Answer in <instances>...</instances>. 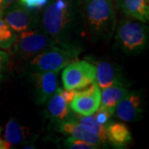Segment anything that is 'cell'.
<instances>
[{"instance_id": "6da1fadb", "label": "cell", "mask_w": 149, "mask_h": 149, "mask_svg": "<svg viewBox=\"0 0 149 149\" xmlns=\"http://www.w3.org/2000/svg\"><path fill=\"white\" fill-rule=\"evenodd\" d=\"M38 13V27L52 37L57 46L84 51L89 34L82 2L80 0H48Z\"/></svg>"}, {"instance_id": "7a4b0ae2", "label": "cell", "mask_w": 149, "mask_h": 149, "mask_svg": "<svg viewBox=\"0 0 149 149\" xmlns=\"http://www.w3.org/2000/svg\"><path fill=\"white\" fill-rule=\"evenodd\" d=\"M89 37L95 43H108L116 29L113 0H82Z\"/></svg>"}, {"instance_id": "3957f363", "label": "cell", "mask_w": 149, "mask_h": 149, "mask_svg": "<svg viewBox=\"0 0 149 149\" xmlns=\"http://www.w3.org/2000/svg\"><path fill=\"white\" fill-rule=\"evenodd\" d=\"M115 46L128 56L140 54L148 46L147 26L137 21L123 19L115 29Z\"/></svg>"}, {"instance_id": "277c9868", "label": "cell", "mask_w": 149, "mask_h": 149, "mask_svg": "<svg viewBox=\"0 0 149 149\" xmlns=\"http://www.w3.org/2000/svg\"><path fill=\"white\" fill-rule=\"evenodd\" d=\"M82 52L80 49L54 46L30 60L27 67L32 72H59L76 61Z\"/></svg>"}, {"instance_id": "5b68a950", "label": "cell", "mask_w": 149, "mask_h": 149, "mask_svg": "<svg viewBox=\"0 0 149 149\" xmlns=\"http://www.w3.org/2000/svg\"><path fill=\"white\" fill-rule=\"evenodd\" d=\"M57 46L54 40L39 27L18 32L13 45V52L19 59L29 61L48 48Z\"/></svg>"}, {"instance_id": "8992f818", "label": "cell", "mask_w": 149, "mask_h": 149, "mask_svg": "<svg viewBox=\"0 0 149 149\" xmlns=\"http://www.w3.org/2000/svg\"><path fill=\"white\" fill-rule=\"evenodd\" d=\"M96 78V66L89 61H74L66 65L61 74L65 90L76 91L92 84Z\"/></svg>"}, {"instance_id": "52a82bcc", "label": "cell", "mask_w": 149, "mask_h": 149, "mask_svg": "<svg viewBox=\"0 0 149 149\" xmlns=\"http://www.w3.org/2000/svg\"><path fill=\"white\" fill-rule=\"evenodd\" d=\"M100 98L101 89L95 80L90 85L75 91L70 104V109L82 116L91 115L99 109Z\"/></svg>"}, {"instance_id": "ba28073f", "label": "cell", "mask_w": 149, "mask_h": 149, "mask_svg": "<svg viewBox=\"0 0 149 149\" xmlns=\"http://www.w3.org/2000/svg\"><path fill=\"white\" fill-rule=\"evenodd\" d=\"M3 20L16 32L30 31L38 27V13L29 10L18 2L3 12Z\"/></svg>"}, {"instance_id": "9c48e42d", "label": "cell", "mask_w": 149, "mask_h": 149, "mask_svg": "<svg viewBox=\"0 0 149 149\" xmlns=\"http://www.w3.org/2000/svg\"><path fill=\"white\" fill-rule=\"evenodd\" d=\"M30 80L33 86L35 101L37 104L47 103L59 88L58 71L32 72Z\"/></svg>"}, {"instance_id": "30bf717a", "label": "cell", "mask_w": 149, "mask_h": 149, "mask_svg": "<svg viewBox=\"0 0 149 149\" xmlns=\"http://www.w3.org/2000/svg\"><path fill=\"white\" fill-rule=\"evenodd\" d=\"M143 113V98L139 91H129L118 104L114 112L118 118L125 122L139 121Z\"/></svg>"}, {"instance_id": "8fae6325", "label": "cell", "mask_w": 149, "mask_h": 149, "mask_svg": "<svg viewBox=\"0 0 149 149\" xmlns=\"http://www.w3.org/2000/svg\"><path fill=\"white\" fill-rule=\"evenodd\" d=\"M95 62V81L101 90L118 83H127V80L118 65L107 60H97Z\"/></svg>"}, {"instance_id": "7c38bea8", "label": "cell", "mask_w": 149, "mask_h": 149, "mask_svg": "<svg viewBox=\"0 0 149 149\" xmlns=\"http://www.w3.org/2000/svg\"><path fill=\"white\" fill-rule=\"evenodd\" d=\"M57 127L60 132L73 137L74 139H80L88 143L95 145L99 148L104 145L97 135L86 131L76 119H72L70 118L68 119L61 121L57 123Z\"/></svg>"}, {"instance_id": "4fadbf2b", "label": "cell", "mask_w": 149, "mask_h": 149, "mask_svg": "<svg viewBox=\"0 0 149 149\" xmlns=\"http://www.w3.org/2000/svg\"><path fill=\"white\" fill-rule=\"evenodd\" d=\"M129 92L127 83H118L105 89H102L99 109H104L113 115L118 104Z\"/></svg>"}, {"instance_id": "5bb4252c", "label": "cell", "mask_w": 149, "mask_h": 149, "mask_svg": "<svg viewBox=\"0 0 149 149\" xmlns=\"http://www.w3.org/2000/svg\"><path fill=\"white\" fill-rule=\"evenodd\" d=\"M47 105V117L56 123L70 118V103L65 100L61 95V88L56 91L52 96L48 100Z\"/></svg>"}, {"instance_id": "9a60e30c", "label": "cell", "mask_w": 149, "mask_h": 149, "mask_svg": "<svg viewBox=\"0 0 149 149\" xmlns=\"http://www.w3.org/2000/svg\"><path fill=\"white\" fill-rule=\"evenodd\" d=\"M107 140L115 148H123L132 141L128 127L122 123L110 122L106 126Z\"/></svg>"}, {"instance_id": "2e32d148", "label": "cell", "mask_w": 149, "mask_h": 149, "mask_svg": "<svg viewBox=\"0 0 149 149\" xmlns=\"http://www.w3.org/2000/svg\"><path fill=\"white\" fill-rule=\"evenodd\" d=\"M148 0H118V7L127 16L141 22L149 20Z\"/></svg>"}, {"instance_id": "e0dca14e", "label": "cell", "mask_w": 149, "mask_h": 149, "mask_svg": "<svg viewBox=\"0 0 149 149\" xmlns=\"http://www.w3.org/2000/svg\"><path fill=\"white\" fill-rule=\"evenodd\" d=\"M32 133L27 127L20 125L15 119H11L6 124L5 141L11 145H17L26 141Z\"/></svg>"}, {"instance_id": "ac0fdd59", "label": "cell", "mask_w": 149, "mask_h": 149, "mask_svg": "<svg viewBox=\"0 0 149 149\" xmlns=\"http://www.w3.org/2000/svg\"><path fill=\"white\" fill-rule=\"evenodd\" d=\"M77 119L79 123L86 131L97 135L104 144L107 143L108 140L106 135V126L102 125L99 122H97L94 114L87 116L81 115V117H79Z\"/></svg>"}, {"instance_id": "d6986e66", "label": "cell", "mask_w": 149, "mask_h": 149, "mask_svg": "<svg viewBox=\"0 0 149 149\" xmlns=\"http://www.w3.org/2000/svg\"><path fill=\"white\" fill-rule=\"evenodd\" d=\"M17 36V32H14L3 18H0V49H11L16 42Z\"/></svg>"}, {"instance_id": "ffe728a7", "label": "cell", "mask_w": 149, "mask_h": 149, "mask_svg": "<svg viewBox=\"0 0 149 149\" xmlns=\"http://www.w3.org/2000/svg\"><path fill=\"white\" fill-rule=\"evenodd\" d=\"M64 146L67 148L70 149H95L99 148L95 145L88 143L85 141H82L80 139H74L73 137L69 136L65 140Z\"/></svg>"}, {"instance_id": "44dd1931", "label": "cell", "mask_w": 149, "mask_h": 149, "mask_svg": "<svg viewBox=\"0 0 149 149\" xmlns=\"http://www.w3.org/2000/svg\"><path fill=\"white\" fill-rule=\"evenodd\" d=\"M9 61H10L9 55L3 50L0 49V85L5 79L9 65Z\"/></svg>"}, {"instance_id": "7402d4cb", "label": "cell", "mask_w": 149, "mask_h": 149, "mask_svg": "<svg viewBox=\"0 0 149 149\" xmlns=\"http://www.w3.org/2000/svg\"><path fill=\"white\" fill-rule=\"evenodd\" d=\"M48 0H18V3L32 11L42 10L47 4Z\"/></svg>"}, {"instance_id": "603a6c76", "label": "cell", "mask_w": 149, "mask_h": 149, "mask_svg": "<svg viewBox=\"0 0 149 149\" xmlns=\"http://www.w3.org/2000/svg\"><path fill=\"white\" fill-rule=\"evenodd\" d=\"M93 114L97 120V122H99L100 124L104 125V126H107L110 123V118L113 116L108 111L104 109H98Z\"/></svg>"}, {"instance_id": "cb8c5ba5", "label": "cell", "mask_w": 149, "mask_h": 149, "mask_svg": "<svg viewBox=\"0 0 149 149\" xmlns=\"http://www.w3.org/2000/svg\"><path fill=\"white\" fill-rule=\"evenodd\" d=\"M17 2H18V0H0V6L3 10L5 11L8 7H10Z\"/></svg>"}, {"instance_id": "d4e9b609", "label": "cell", "mask_w": 149, "mask_h": 149, "mask_svg": "<svg viewBox=\"0 0 149 149\" xmlns=\"http://www.w3.org/2000/svg\"><path fill=\"white\" fill-rule=\"evenodd\" d=\"M0 132H1V129H0ZM11 144L8 143L7 141H3V140H1L0 139V149H5V148H10Z\"/></svg>"}, {"instance_id": "484cf974", "label": "cell", "mask_w": 149, "mask_h": 149, "mask_svg": "<svg viewBox=\"0 0 149 149\" xmlns=\"http://www.w3.org/2000/svg\"><path fill=\"white\" fill-rule=\"evenodd\" d=\"M3 12L4 11L2 9V8L0 6V18H3Z\"/></svg>"}]
</instances>
